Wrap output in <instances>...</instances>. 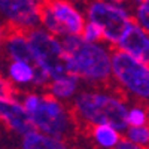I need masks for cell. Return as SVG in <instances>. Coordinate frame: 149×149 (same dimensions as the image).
Masks as SVG:
<instances>
[{"mask_svg": "<svg viewBox=\"0 0 149 149\" xmlns=\"http://www.w3.org/2000/svg\"><path fill=\"white\" fill-rule=\"evenodd\" d=\"M66 70L90 85H103L110 79L112 49L102 42H86L79 34L61 37Z\"/></svg>", "mask_w": 149, "mask_h": 149, "instance_id": "cell-1", "label": "cell"}, {"mask_svg": "<svg viewBox=\"0 0 149 149\" xmlns=\"http://www.w3.org/2000/svg\"><path fill=\"white\" fill-rule=\"evenodd\" d=\"M128 103L121 94L102 88L78 91L73 97V115L86 125L110 124L124 131L127 127L125 113Z\"/></svg>", "mask_w": 149, "mask_h": 149, "instance_id": "cell-2", "label": "cell"}, {"mask_svg": "<svg viewBox=\"0 0 149 149\" xmlns=\"http://www.w3.org/2000/svg\"><path fill=\"white\" fill-rule=\"evenodd\" d=\"M21 103L29 113L33 128L64 140L73 133L74 115L67 109L64 102H60L49 94L31 91L22 97Z\"/></svg>", "mask_w": 149, "mask_h": 149, "instance_id": "cell-3", "label": "cell"}, {"mask_svg": "<svg viewBox=\"0 0 149 149\" xmlns=\"http://www.w3.org/2000/svg\"><path fill=\"white\" fill-rule=\"evenodd\" d=\"M110 78L127 95L137 100L149 98V63L115 49L110 55Z\"/></svg>", "mask_w": 149, "mask_h": 149, "instance_id": "cell-4", "label": "cell"}, {"mask_svg": "<svg viewBox=\"0 0 149 149\" xmlns=\"http://www.w3.org/2000/svg\"><path fill=\"white\" fill-rule=\"evenodd\" d=\"M30 52H31V63L48 73L49 78H57L60 74L66 73L64 66V52L61 37L46 31L43 27H34L27 31Z\"/></svg>", "mask_w": 149, "mask_h": 149, "instance_id": "cell-5", "label": "cell"}, {"mask_svg": "<svg viewBox=\"0 0 149 149\" xmlns=\"http://www.w3.org/2000/svg\"><path fill=\"white\" fill-rule=\"evenodd\" d=\"M85 18L102 27L103 40L109 45H116L118 39L133 22L131 14L124 3L110 0H93L86 6Z\"/></svg>", "mask_w": 149, "mask_h": 149, "instance_id": "cell-6", "label": "cell"}, {"mask_svg": "<svg viewBox=\"0 0 149 149\" xmlns=\"http://www.w3.org/2000/svg\"><path fill=\"white\" fill-rule=\"evenodd\" d=\"M85 15L69 0H46L40 5L39 26L58 37L79 34Z\"/></svg>", "mask_w": 149, "mask_h": 149, "instance_id": "cell-7", "label": "cell"}, {"mask_svg": "<svg viewBox=\"0 0 149 149\" xmlns=\"http://www.w3.org/2000/svg\"><path fill=\"white\" fill-rule=\"evenodd\" d=\"M0 14L14 30L29 31L40 22V3L34 0H0Z\"/></svg>", "mask_w": 149, "mask_h": 149, "instance_id": "cell-8", "label": "cell"}, {"mask_svg": "<svg viewBox=\"0 0 149 149\" xmlns=\"http://www.w3.org/2000/svg\"><path fill=\"white\" fill-rule=\"evenodd\" d=\"M0 121L18 136L33 128L29 113L24 109L21 100L15 97V94L0 97Z\"/></svg>", "mask_w": 149, "mask_h": 149, "instance_id": "cell-9", "label": "cell"}, {"mask_svg": "<svg viewBox=\"0 0 149 149\" xmlns=\"http://www.w3.org/2000/svg\"><path fill=\"white\" fill-rule=\"evenodd\" d=\"M116 49L149 63V31L131 22L116 42Z\"/></svg>", "mask_w": 149, "mask_h": 149, "instance_id": "cell-10", "label": "cell"}, {"mask_svg": "<svg viewBox=\"0 0 149 149\" xmlns=\"http://www.w3.org/2000/svg\"><path fill=\"white\" fill-rule=\"evenodd\" d=\"M48 94L52 95L54 98L60 102H67L78 94L79 86H81V81L78 76L66 72L63 74H60L57 78H52L48 82Z\"/></svg>", "mask_w": 149, "mask_h": 149, "instance_id": "cell-11", "label": "cell"}, {"mask_svg": "<svg viewBox=\"0 0 149 149\" xmlns=\"http://www.w3.org/2000/svg\"><path fill=\"white\" fill-rule=\"evenodd\" d=\"M21 140L24 149H63L67 146L64 139L54 137L37 128H30L21 134Z\"/></svg>", "mask_w": 149, "mask_h": 149, "instance_id": "cell-12", "label": "cell"}, {"mask_svg": "<svg viewBox=\"0 0 149 149\" xmlns=\"http://www.w3.org/2000/svg\"><path fill=\"white\" fill-rule=\"evenodd\" d=\"M2 45H3L6 55L10 60H30L31 61V52H30V43H29L27 31L12 30L9 34H6Z\"/></svg>", "mask_w": 149, "mask_h": 149, "instance_id": "cell-13", "label": "cell"}, {"mask_svg": "<svg viewBox=\"0 0 149 149\" xmlns=\"http://www.w3.org/2000/svg\"><path fill=\"white\" fill-rule=\"evenodd\" d=\"M36 66L30 60H10L8 64V79L18 88L33 86Z\"/></svg>", "mask_w": 149, "mask_h": 149, "instance_id": "cell-14", "label": "cell"}, {"mask_svg": "<svg viewBox=\"0 0 149 149\" xmlns=\"http://www.w3.org/2000/svg\"><path fill=\"white\" fill-rule=\"evenodd\" d=\"M90 134L94 145L103 149H115L122 137V131L110 124H95L90 127Z\"/></svg>", "mask_w": 149, "mask_h": 149, "instance_id": "cell-15", "label": "cell"}, {"mask_svg": "<svg viewBox=\"0 0 149 149\" xmlns=\"http://www.w3.org/2000/svg\"><path fill=\"white\" fill-rule=\"evenodd\" d=\"M124 133H125V139H128L137 149L148 148V145H149L148 125H127Z\"/></svg>", "mask_w": 149, "mask_h": 149, "instance_id": "cell-16", "label": "cell"}, {"mask_svg": "<svg viewBox=\"0 0 149 149\" xmlns=\"http://www.w3.org/2000/svg\"><path fill=\"white\" fill-rule=\"evenodd\" d=\"M148 110L140 104L128 106L125 113V124L127 125H148Z\"/></svg>", "mask_w": 149, "mask_h": 149, "instance_id": "cell-17", "label": "cell"}, {"mask_svg": "<svg viewBox=\"0 0 149 149\" xmlns=\"http://www.w3.org/2000/svg\"><path fill=\"white\" fill-rule=\"evenodd\" d=\"M131 18H133V22H136L137 26L149 31V0L136 3Z\"/></svg>", "mask_w": 149, "mask_h": 149, "instance_id": "cell-18", "label": "cell"}, {"mask_svg": "<svg viewBox=\"0 0 149 149\" xmlns=\"http://www.w3.org/2000/svg\"><path fill=\"white\" fill-rule=\"evenodd\" d=\"M79 36L86 42H102L103 40L102 27L93 21H88V19L84 22V27H82Z\"/></svg>", "mask_w": 149, "mask_h": 149, "instance_id": "cell-19", "label": "cell"}, {"mask_svg": "<svg viewBox=\"0 0 149 149\" xmlns=\"http://www.w3.org/2000/svg\"><path fill=\"white\" fill-rule=\"evenodd\" d=\"M14 85L10 84L9 79H5L0 76V97L3 95H14Z\"/></svg>", "mask_w": 149, "mask_h": 149, "instance_id": "cell-20", "label": "cell"}, {"mask_svg": "<svg viewBox=\"0 0 149 149\" xmlns=\"http://www.w3.org/2000/svg\"><path fill=\"white\" fill-rule=\"evenodd\" d=\"M6 30L3 29V27H0V46H2V43H3V40H5V37H6Z\"/></svg>", "mask_w": 149, "mask_h": 149, "instance_id": "cell-21", "label": "cell"}, {"mask_svg": "<svg viewBox=\"0 0 149 149\" xmlns=\"http://www.w3.org/2000/svg\"><path fill=\"white\" fill-rule=\"evenodd\" d=\"M110 2H115V3H124V5H125V3L128 2V0H110Z\"/></svg>", "mask_w": 149, "mask_h": 149, "instance_id": "cell-22", "label": "cell"}, {"mask_svg": "<svg viewBox=\"0 0 149 149\" xmlns=\"http://www.w3.org/2000/svg\"><path fill=\"white\" fill-rule=\"evenodd\" d=\"M34 2H37V3H40V5H42L43 2H46V0H34Z\"/></svg>", "mask_w": 149, "mask_h": 149, "instance_id": "cell-23", "label": "cell"}, {"mask_svg": "<svg viewBox=\"0 0 149 149\" xmlns=\"http://www.w3.org/2000/svg\"><path fill=\"white\" fill-rule=\"evenodd\" d=\"M134 2L137 3V2H146V0H134Z\"/></svg>", "mask_w": 149, "mask_h": 149, "instance_id": "cell-24", "label": "cell"}, {"mask_svg": "<svg viewBox=\"0 0 149 149\" xmlns=\"http://www.w3.org/2000/svg\"><path fill=\"white\" fill-rule=\"evenodd\" d=\"M0 76H2V74H0Z\"/></svg>", "mask_w": 149, "mask_h": 149, "instance_id": "cell-25", "label": "cell"}]
</instances>
